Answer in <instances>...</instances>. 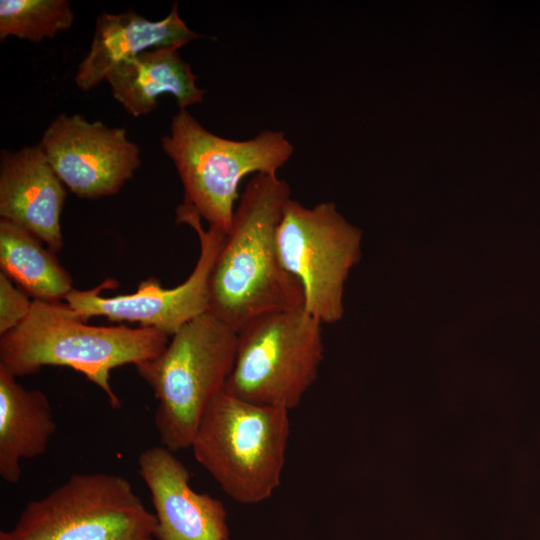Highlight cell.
<instances>
[{
  "label": "cell",
  "mask_w": 540,
  "mask_h": 540,
  "mask_svg": "<svg viewBox=\"0 0 540 540\" xmlns=\"http://www.w3.org/2000/svg\"><path fill=\"white\" fill-rule=\"evenodd\" d=\"M290 198L285 180L261 173L240 195L210 275L208 309L236 331L259 316L303 308L302 286L281 264L276 243Z\"/></svg>",
  "instance_id": "obj_1"
},
{
  "label": "cell",
  "mask_w": 540,
  "mask_h": 540,
  "mask_svg": "<svg viewBox=\"0 0 540 540\" xmlns=\"http://www.w3.org/2000/svg\"><path fill=\"white\" fill-rule=\"evenodd\" d=\"M169 336L149 327L88 325L67 303L33 300L27 317L0 337V368L17 377L63 366L99 387L113 408L121 402L110 383L113 369L159 356Z\"/></svg>",
  "instance_id": "obj_2"
},
{
  "label": "cell",
  "mask_w": 540,
  "mask_h": 540,
  "mask_svg": "<svg viewBox=\"0 0 540 540\" xmlns=\"http://www.w3.org/2000/svg\"><path fill=\"white\" fill-rule=\"evenodd\" d=\"M157 357L136 367L158 401L154 425L172 452L190 448L210 404L232 373L237 331L206 312L179 329Z\"/></svg>",
  "instance_id": "obj_3"
},
{
  "label": "cell",
  "mask_w": 540,
  "mask_h": 540,
  "mask_svg": "<svg viewBox=\"0 0 540 540\" xmlns=\"http://www.w3.org/2000/svg\"><path fill=\"white\" fill-rule=\"evenodd\" d=\"M286 409L221 393L204 413L190 448L227 496L261 503L280 486L290 436Z\"/></svg>",
  "instance_id": "obj_4"
},
{
  "label": "cell",
  "mask_w": 540,
  "mask_h": 540,
  "mask_svg": "<svg viewBox=\"0 0 540 540\" xmlns=\"http://www.w3.org/2000/svg\"><path fill=\"white\" fill-rule=\"evenodd\" d=\"M162 149L173 161L184 188V204L209 227L231 228L240 183L248 175L277 174L294 153L282 131L264 130L247 140L213 134L187 109L172 117Z\"/></svg>",
  "instance_id": "obj_5"
},
{
  "label": "cell",
  "mask_w": 540,
  "mask_h": 540,
  "mask_svg": "<svg viewBox=\"0 0 540 540\" xmlns=\"http://www.w3.org/2000/svg\"><path fill=\"white\" fill-rule=\"evenodd\" d=\"M323 353L322 323L303 308L259 316L237 331L225 392L290 411L317 379Z\"/></svg>",
  "instance_id": "obj_6"
},
{
  "label": "cell",
  "mask_w": 540,
  "mask_h": 540,
  "mask_svg": "<svg viewBox=\"0 0 540 540\" xmlns=\"http://www.w3.org/2000/svg\"><path fill=\"white\" fill-rule=\"evenodd\" d=\"M156 525L127 478L78 473L28 502L0 540H150Z\"/></svg>",
  "instance_id": "obj_7"
},
{
  "label": "cell",
  "mask_w": 540,
  "mask_h": 540,
  "mask_svg": "<svg viewBox=\"0 0 540 540\" xmlns=\"http://www.w3.org/2000/svg\"><path fill=\"white\" fill-rule=\"evenodd\" d=\"M279 259L301 284L303 309L324 324L343 316L344 284L360 255V233L332 202L306 207L290 198L277 228Z\"/></svg>",
  "instance_id": "obj_8"
},
{
  "label": "cell",
  "mask_w": 540,
  "mask_h": 540,
  "mask_svg": "<svg viewBox=\"0 0 540 540\" xmlns=\"http://www.w3.org/2000/svg\"><path fill=\"white\" fill-rule=\"evenodd\" d=\"M176 222L191 226L200 242L196 265L184 282L163 288L152 277L141 281L133 293L104 297L101 291L115 287V282L106 280L93 289H73L65 298L67 305L83 321L100 316L111 321L137 322L169 337L208 312L210 275L226 234L214 227L204 229L198 213L184 203L176 209Z\"/></svg>",
  "instance_id": "obj_9"
},
{
  "label": "cell",
  "mask_w": 540,
  "mask_h": 540,
  "mask_svg": "<svg viewBox=\"0 0 540 540\" xmlns=\"http://www.w3.org/2000/svg\"><path fill=\"white\" fill-rule=\"evenodd\" d=\"M38 145L69 191L84 199L118 193L141 164L125 129L79 114L58 115Z\"/></svg>",
  "instance_id": "obj_10"
},
{
  "label": "cell",
  "mask_w": 540,
  "mask_h": 540,
  "mask_svg": "<svg viewBox=\"0 0 540 540\" xmlns=\"http://www.w3.org/2000/svg\"><path fill=\"white\" fill-rule=\"evenodd\" d=\"M171 450L151 446L138 456V474L150 492L157 540H229L222 501L193 490L191 475Z\"/></svg>",
  "instance_id": "obj_11"
},
{
  "label": "cell",
  "mask_w": 540,
  "mask_h": 540,
  "mask_svg": "<svg viewBox=\"0 0 540 540\" xmlns=\"http://www.w3.org/2000/svg\"><path fill=\"white\" fill-rule=\"evenodd\" d=\"M66 188L39 145L2 150L1 219L30 231L55 254L63 247L60 218Z\"/></svg>",
  "instance_id": "obj_12"
},
{
  "label": "cell",
  "mask_w": 540,
  "mask_h": 540,
  "mask_svg": "<svg viewBox=\"0 0 540 540\" xmlns=\"http://www.w3.org/2000/svg\"><path fill=\"white\" fill-rule=\"evenodd\" d=\"M199 36L181 19L177 3L163 19L156 21L132 10L118 14L103 12L96 20L90 49L78 66L75 83L88 91L106 80L108 73L121 62L152 49H180Z\"/></svg>",
  "instance_id": "obj_13"
},
{
  "label": "cell",
  "mask_w": 540,
  "mask_h": 540,
  "mask_svg": "<svg viewBox=\"0 0 540 540\" xmlns=\"http://www.w3.org/2000/svg\"><path fill=\"white\" fill-rule=\"evenodd\" d=\"M106 80L113 97L134 117L153 111L163 94L172 95L179 109L201 103L205 94L177 48L152 49L121 62Z\"/></svg>",
  "instance_id": "obj_14"
},
{
  "label": "cell",
  "mask_w": 540,
  "mask_h": 540,
  "mask_svg": "<svg viewBox=\"0 0 540 540\" xmlns=\"http://www.w3.org/2000/svg\"><path fill=\"white\" fill-rule=\"evenodd\" d=\"M52 407L39 389H26L0 368V477L17 484L21 462L44 454L56 431Z\"/></svg>",
  "instance_id": "obj_15"
},
{
  "label": "cell",
  "mask_w": 540,
  "mask_h": 540,
  "mask_svg": "<svg viewBox=\"0 0 540 540\" xmlns=\"http://www.w3.org/2000/svg\"><path fill=\"white\" fill-rule=\"evenodd\" d=\"M42 243L25 228L1 219V272L36 300H65L74 289L71 275Z\"/></svg>",
  "instance_id": "obj_16"
},
{
  "label": "cell",
  "mask_w": 540,
  "mask_h": 540,
  "mask_svg": "<svg viewBox=\"0 0 540 540\" xmlns=\"http://www.w3.org/2000/svg\"><path fill=\"white\" fill-rule=\"evenodd\" d=\"M74 20L66 0H1L0 41L15 36L38 43L70 29Z\"/></svg>",
  "instance_id": "obj_17"
},
{
  "label": "cell",
  "mask_w": 540,
  "mask_h": 540,
  "mask_svg": "<svg viewBox=\"0 0 540 540\" xmlns=\"http://www.w3.org/2000/svg\"><path fill=\"white\" fill-rule=\"evenodd\" d=\"M33 301L0 273V336L17 327L29 314Z\"/></svg>",
  "instance_id": "obj_18"
},
{
  "label": "cell",
  "mask_w": 540,
  "mask_h": 540,
  "mask_svg": "<svg viewBox=\"0 0 540 540\" xmlns=\"http://www.w3.org/2000/svg\"><path fill=\"white\" fill-rule=\"evenodd\" d=\"M150 540H155V539L153 538V539H150Z\"/></svg>",
  "instance_id": "obj_19"
}]
</instances>
